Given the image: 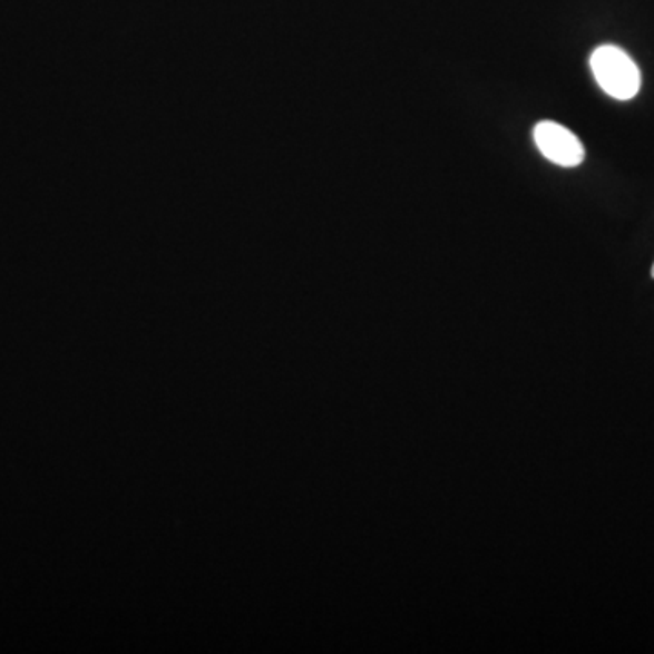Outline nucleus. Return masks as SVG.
Instances as JSON below:
<instances>
[{"instance_id": "1", "label": "nucleus", "mask_w": 654, "mask_h": 654, "mask_svg": "<svg viewBox=\"0 0 654 654\" xmlns=\"http://www.w3.org/2000/svg\"><path fill=\"white\" fill-rule=\"evenodd\" d=\"M590 69L605 94L616 100H631L642 86L638 66L618 46L605 45L590 55Z\"/></svg>"}, {"instance_id": "2", "label": "nucleus", "mask_w": 654, "mask_h": 654, "mask_svg": "<svg viewBox=\"0 0 654 654\" xmlns=\"http://www.w3.org/2000/svg\"><path fill=\"white\" fill-rule=\"evenodd\" d=\"M533 137L541 155L549 163L562 168H576L586 158V149L580 138L576 137L570 129L564 128L562 124L553 123V120L538 123Z\"/></svg>"}, {"instance_id": "3", "label": "nucleus", "mask_w": 654, "mask_h": 654, "mask_svg": "<svg viewBox=\"0 0 654 654\" xmlns=\"http://www.w3.org/2000/svg\"><path fill=\"white\" fill-rule=\"evenodd\" d=\"M651 275H653V279H654V264H653V270H651Z\"/></svg>"}]
</instances>
